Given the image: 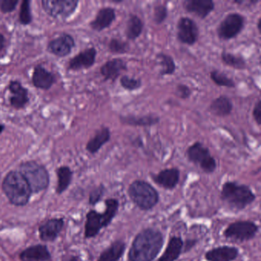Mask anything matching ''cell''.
Listing matches in <instances>:
<instances>
[{
    "label": "cell",
    "instance_id": "obj_1",
    "mask_svg": "<svg viewBox=\"0 0 261 261\" xmlns=\"http://www.w3.org/2000/svg\"><path fill=\"white\" fill-rule=\"evenodd\" d=\"M163 244L161 232L145 229L137 234L129 252V261H152Z\"/></svg>",
    "mask_w": 261,
    "mask_h": 261
},
{
    "label": "cell",
    "instance_id": "obj_2",
    "mask_svg": "<svg viewBox=\"0 0 261 261\" xmlns=\"http://www.w3.org/2000/svg\"><path fill=\"white\" fill-rule=\"evenodd\" d=\"M3 190L12 204L24 206L30 201L32 191L22 174L10 172L3 182Z\"/></svg>",
    "mask_w": 261,
    "mask_h": 261
},
{
    "label": "cell",
    "instance_id": "obj_3",
    "mask_svg": "<svg viewBox=\"0 0 261 261\" xmlns=\"http://www.w3.org/2000/svg\"><path fill=\"white\" fill-rule=\"evenodd\" d=\"M106 210L103 214L96 211H90L87 215L85 224V238L95 237L103 227L109 225L118 210L119 202L117 200L111 198L105 201Z\"/></svg>",
    "mask_w": 261,
    "mask_h": 261
},
{
    "label": "cell",
    "instance_id": "obj_4",
    "mask_svg": "<svg viewBox=\"0 0 261 261\" xmlns=\"http://www.w3.org/2000/svg\"><path fill=\"white\" fill-rule=\"evenodd\" d=\"M221 197L232 207L241 210L255 200L254 194L248 186L227 181L223 185Z\"/></svg>",
    "mask_w": 261,
    "mask_h": 261
},
{
    "label": "cell",
    "instance_id": "obj_5",
    "mask_svg": "<svg viewBox=\"0 0 261 261\" xmlns=\"http://www.w3.org/2000/svg\"><path fill=\"white\" fill-rule=\"evenodd\" d=\"M128 193L131 200L142 210L152 208L159 201L157 191L146 181L137 180L129 186Z\"/></svg>",
    "mask_w": 261,
    "mask_h": 261
},
{
    "label": "cell",
    "instance_id": "obj_6",
    "mask_svg": "<svg viewBox=\"0 0 261 261\" xmlns=\"http://www.w3.org/2000/svg\"><path fill=\"white\" fill-rule=\"evenodd\" d=\"M19 172L28 183L32 192H41L47 189L49 184V175L46 169L36 162L22 163Z\"/></svg>",
    "mask_w": 261,
    "mask_h": 261
},
{
    "label": "cell",
    "instance_id": "obj_7",
    "mask_svg": "<svg viewBox=\"0 0 261 261\" xmlns=\"http://www.w3.org/2000/svg\"><path fill=\"white\" fill-rule=\"evenodd\" d=\"M186 155L189 161L198 165L206 173H212L216 169V160L211 155L208 148L200 142L191 145L186 150Z\"/></svg>",
    "mask_w": 261,
    "mask_h": 261
},
{
    "label": "cell",
    "instance_id": "obj_8",
    "mask_svg": "<svg viewBox=\"0 0 261 261\" xmlns=\"http://www.w3.org/2000/svg\"><path fill=\"white\" fill-rule=\"evenodd\" d=\"M245 18L240 13H231L227 14L220 22L217 34L221 40L228 41L236 38L244 30Z\"/></svg>",
    "mask_w": 261,
    "mask_h": 261
},
{
    "label": "cell",
    "instance_id": "obj_9",
    "mask_svg": "<svg viewBox=\"0 0 261 261\" xmlns=\"http://www.w3.org/2000/svg\"><path fill=\"white\" fill-rule=\"evenodd\" d=\"M176 36L180 43L191 46L198 40L199 29L193 19L182 16L177 22Z\"/></svg>",
    "mask_w": 261,
    "mask_h": 261
},
{
    "label": "cell",
    "instance_id": "obj_10",
    "mask_svg": "<svg viewBox=\"0 0 261 261\" xmlns=\"http://www.w3.org/2000/svg\"><path fill=\"white\" fill-rule=\"evenodd\" d=\"M257 231V225L251 221H237L226 228L224 234L227 238L245 241L254 238Z\"/></svg>",
    "mask_w": 261,
    "mask_h": 261
},
{
    "label": "cell",
    "instance_id": "obj_11",
    "mask_svg": "<svg viewBox=\"0 0 261 261\" xmlns=\"http://www.w3.org/2000/svg\"><path fill=\"white\" fill-rule=\"evenodd\" d=\"M79 2L74 0H45L42 1L44 10L55 18H66L77 8Z\"/></svg>",
    "mask_w": 261,
    "mask_h": 261
},
{
    "label": "cell",
    "instance_id": "obj_12",
    "mask_svg": "<svg viewBox=\"0 0 261 261\" xmlns=\"http://www.w3.org/2000/svg\"><path fill=\"white\" fill-rule=\"evenodd\" d=\"M183 7L188 13L204 19L214 11L215 4L212 0H186Z\"/></svg>",
    "mask_w": 261,
    "mask_h": 261
},
{
    "label": "cell",
    "instance_id": "obj_13",
    "mask_svg": "<svg viewBox=\"0 0 261 261\" xmlns=\"http://www.w3.org/2000/svg\"><path fill=\"white\" fill-rule=\"evenodd\" d=\"M127 70V65L123 59L120 58L111 59L108 61L100 68V74L105 81H111L114 82L123 71Z\"/></svg>",
    "mask_w": 261,
    "mask_h": 261
},
{
    "label": "cell",
    "instance_id": "obj_14",
    "mask_svg": "<svg viewBox=\"0 0 261 261\" xmlns=\"http://www.w3.org/2000/svg\"><path fill=\"white\" fill-rule=\"evenodd\" d=\"M117 14L115 9L105 7L100 9L94 20L91 22V27L94 31L101 32L109 28L115 21Z\"/></svg>",
    "mask_w": 261,
    "mask_h": 261
},
{
    "label": "cell",
    "instance_id": "obj_15",
    "mask_svg": "<svg viewBox=\"0 0 261 261\" xmlns=\"http://www.w3.org/2000/svg\"><path fill=\"white\" fill-rule=\"evenodd\" d=\"M121 123L130 126L149 127L158 124L160 117L155 114H146L143 116L121 115L119 117Z\"/></svg>",
    "mask_w": 261,
    "mask_h": 261
},
{
    "label": "cell",
    "instance_id": "obj_16",
    "mask_svg": "<svg viewBox=\"0 0 261 261\" xmlns=\"http://www.w3.org/2000/svg\"><path fill=\"white\" fill-rule=\"evenodd\" d=\"M64 225L62 218H53L39 227V235L43 241H53L62 230Z\"/></svg>",
    "mask_w": 261,
    "mask_h": 261
},
{
    "label": "cell",
    "instance_id": "obj_17",
    "mask_svg": "<svg viewBox=\"0 0 261 261\" xmlns=\"http://www.w3.org/2000/svg\"><path fill=\"white\" fill-rule=\"evenodd\" d=\"M180 172L177 168L166 169L152 175L154 181L165 189H172L177 186L179 181Z\"/></svg>",
    "mask_w": 261,
    "mask_h": 261
},
{
    "label": "cell",
    "instance_id": "obj_18",
    "mask_svg": "<svg viewBox=\"0 0 261 261\" xmlns=\"http://www.w3.org/2000/svg\"><path fill=\"white\" fill-rule=\"evenodd\" d=\"M97 51L94 48H89L79 53L73 58L69 63V68L72 70H80L89 68L95 63Z\"/></svg>",
    "mask_w": 261,
    "mask_h": 261
},
{
    "label": "cell",
    "instance_id": "obj_19",
    "mask_svg": "<svg viewBox=\"0 0 261 261\" xmlns=\"http://www.w3.org/2000/svg\"><path fill=\"white\" fill-rule=\"evenodd\" d=\"M74 46V41L73 38L68 35H63L51 41L48 45V48L53 54L64 57L71 53Z\"/></svg>",
    "mask_w": 261,
    "mask_h": 261
},
{
    "label": "cell",
    "instance_id": "obj_20",
    "mask_svg": "<svg viewBox=\"0 0 261 261\" xmlns=\"http://www.w3.org/2000/svg\"><path fill=\"white\" fill-rule=\"evenodd\" d=\"M238 255L236 247L222 246L207 251L205 258L207 261H233Z\"/></svg>",
    "mask_w": 261,
    "mask_h": 261
},
{
    "label": "cell",
    "instance_id": "obj_21",
    "mask_svg": "<svg viewBox=\"0 0 261 261\" xmlns=\"http://www.w3.org/2000/svg\"><path fill=\"white\" fill-rule=\"evenodd\" d=\"M233 111V103L227 96L221 95L215 98L209 106V111L218 117L230 115Z\"/></svg>",
    "mask_w": 261,
    "mask_h": 261
},
{
    "label": "cell",
    "instance_id": "obj_22",
    "mask_svg": "<svg viewBox=\"0 0 261 261\" xmlns=\"http://www.w3.org/2000/svg\"><path fill=\"white\" fill-rule=\"evenodd\" d=\"M22 261H48L51 259V254L46 246L36 245L28 247L21 253Z\"/></svg>",
    "mask_w": 261,
    "mask_h": 261
},
{
    "label": "cell",
    "instance_id": "obj_23",
    "mask_svg": "<svg viewBox=\"0 0 261 261\" xmlns=\"http://www.w3.org/2000/svg\"><path fill=\"white\" fill-rule=\"evenodd\" d=\"M9 89L12 94L11 105L17 109L23 108L29 101L28 91L19 82H12Z\"/></svg>",
    "mask_w": 261,
    "mask_h": 261
},
{
    "label": "cell",
    "instance_id": "obj_24",
    "mask_svg": "<svg viewBox=\"0 0 261 261\" xmlns=\"http://www.w3.org/2000/svg\"><path fill=\"white\" fill-rule=\"evenodd\" d=\"M111 137V134L109 128H100L97 131L95 136L88 141L86 146L87 150L91 154L97 153L103 145L110 141Z\"/></svg>",
    "mask_w": 261,
    "mask_h": 261
},
{
    "label": "cell",
    "instance_id": "obj_25",
    "mask_svg": "<svg viewBox=\"0 0 261 261\" xmlns=\"http://www.w3.org/2000/svg\"><path fill=\"white\" fill-rule=\"evenodd\" d=\"M143 29H144V24L142 19L137 15L130 13L126 22V31H125L126 38L130 41L137 40L143 33Z\"/></svg>",
    "mask_w": 261,
    "mask_h": 261
},
{
    "label": "cell",
    "instance_id": "obj_26",
    "mask_svg": "<svg viewBox=\"0 0 261 261\" xmlns=\"http://www.w3.org/2000/svg\"><path fill=\"white\" fill-rule=\"evenodd\" d=\"M33 82L36 88L48 89L55 82V77L51 73L39 65L35 68Z\"/></svg>",
    "mask_w": 261,
    "mask_h": 261
},
{
    "label": "cell",
    "instance_id": "obj_27",
    "mask_svg": "<svg viewBox=\"0 0 261 261\" xmlns=\"http://www.w3.org/2000/svg\"><path fill=\"white\" fill-rule=\"evenodd\" d=\"M183 241L180 238L173 237L169 240L167 247L159 261H175L181 254Z\"/></svg>",
    "mask_w": 261,
    "mask_h": 261
},
{
    "label": "cell",
    "instance_id": "obj_28",
    "mask_svg": "<svg viewBox=\"0 0 261 261\" xmlns=\"http://www.w3.org/2000/svg\"><path fill=\"white\" fill-rule=\"evenodd\" d=\"M124 250V243L123 241H115L102 252L97 261H117L123 256Z\"/></svg>",
    "mask_w": 261,
    "mask_h": 261
},
{
    "label": "cell",
    "instance_id": "obj_29",
    "mask_svg": "<svg viewBox=\"0 0 261 261\" xmlns=\"http://www.w3.org/2000/svg\"><path fill=\"white\" fill-rule=\"evenodd\" d=\"M221 59L224 65L233 69L244 70L247 68V65L245 59L240 55L233 54L223 50L221 54Z\"/></svg>",
    "mask_w": 261,
    "mask_h": 261
},
{
    "label": "cell",
    "instance_id": "obj_30",
    "mask_svg": "<svg viewBox=\"0 0 261 261\" xmlns=\"http://www.w3.org/2000/svg\"><path fill=\"white\" fill-rule=\"evenodd\" d=\"M156 59L160 66V75H172L175 72L176 65L172 56L166 53H159L156 55Z\"/></svg>",
    "mask_w": 261,
    "mask_h": 261
},
{
    "label": "cell",
    "instance_id": "obj_31",
    "mask_svg": "<svg viewBox=\"0 0 261 261\" xmlns=\"http://www.w3.org/2000/svg\"><path fill=\"white\" fill-rule=\"evenodd\" d=\"M57 174L58 179H59L57 192L59 194H61L65 192L68 189V186H69L71 178H72V172H71L69 168L63 166V167L59 168L58 169Z\"/></svg>",
    "mask_w": 261,
    "mask_h": 261
},
{
    "label": "cell",
    "instance_id": "obj_32",
    "mask_svg": "<svg viewBox=\"0 0 261 261\" xmlns=\"http://www.w3.org/2000/svg\"><path fill=\"white\" fill-rule=\"evenodd\" d=\"M210 79L218 86L228 88H236V84L233 82V79L227 77L224 73L218 70H213L211 71Z\"/></svg>",
    "mask_w": 261,
    "mask_h": 261
},
{
    "label": "cell",
    "instance_id": "obj_33",
    "mask_svg": "<svg viewBox=\"0 0 261 261\" xmlns=\"http://www.w3.org/2000/svg\"><path fill=\"white\" fill-rule=\"evenodd\" d=\"M109 51L113 54L123 55L129 53L130 46L127 42L118 39H111L108 44Z\"/></svg>",
    "mask_w": 261,
    "mask_h": 261
},
{
    "label": "cell",
    "instance_id": "obj_34",
    "mask_svg": "<svg viewBox=\"0 0 261 261\" xmlns=\"http://www.w3.org/2000/svg\"><path fill=\"white\" fill-rule=\"evenodd\" d=\"M120 85L123 89L128 91H134L140 89L142 87V81L140 79L129 77L127 75H123L120 77Z\"/></svg>",
    "mask_w": 261,
    "mask_h": 261
},
{
    "label": "cell",
    "instance_id": "obj_35",
    "mask_svg": "<svg viewBox=\"0 0 261 261\" xmlns=\"http://www.w3.org/2000/svg\"><path fill=\"white\" fill-rule=\"evenodd\" d=\"M168 17V8L166 5L158 4L154 7L153 21L156 25H161Z\"/></svg>",
    "mask_w": 261,
    "mask_h": 261
},
{
    "label": "cell",
    "instance_id": "obj_36",
    "mask_svg": "<svg viewBox=\"0 0 261 261\" xmlns=\"http://www.w3.org/2000/svg\"><path fill=\"white\" fill-rule=\"evenodd\" d=\"M19 19L22 24L30 23L32 21L31 10H30V1H24L21 7L20 15H19Z\"/></svg>",
    "mask_w": 261,
    "mask_h": 261
},
{
    "label": "cell",
    "instance_id": "obj_37",
    "mask_svg": "<svg viewBox=\"0 0 261 261\" xmlns=\"http://www.w3.org/2000/svg\"><path fill=\"white\" fill-rule=\"evenodd\" d=\"M175 94L177 97L182 100H187L192 95V91L188 85L184 84H178L175 88Z\"/></svg>",
    "mask_w": 261,
    "mask_h": 261
},
{
    "label": "cell",
    "instance_id": "obj_38",
    "mask_svg": "<svg viewBox=\"0 0 261 261\" xmlns=\"http://www.w3.org/2000/svg\"><path fill=\"white\" fill-rule=\"evenodd\" d=\"M18 1L14 0H1L0 1V10L4 13H10L16 8Z\"/></svg>",
    "mask_w": 261,
    "mask_h": 261
},
{
    "label": "cell",
    "instance_id": "obj_39",
    "mask_svg": "<svg viewBox=\"0 0 261 261\" xmlns=\"http://www.w3.org/2000/svg\"><path fill=\"white\" fill-rule=\"evenodd\" d=\"M103 191H105V189H103V186H100V187L97 188L93 192H91L89 198L90 203L91 204H95L96 203L98 202L101 197L103 196Z\"/></svg>",
    "mask_w": 261,
    "mask_h": 261
},
{
    "label": "cell",
    "instance_id": "obj_40",
    "mask_svg": "<svg viewBox=\"0 0 261 261\" xmlns=\"http://www.w3.org/2000/svg\"><path fill=\"white\" fill-rule=\"evenodd\" d=\"M253 120L256 122L258 126H260L261 124V100L260 99H258L257 102L255 103L254 108L253 109Z\"/></svg>",
    "mask_w": 261,
    "mask_h": 261
},
{
    "label": "cell",
    "instance_id": "obj_41",
    "mask_svg": "<svg viewBox=\"0 0 261 261\" xmlns=\"http://www.w3.org/2000/svg\"><path fill=\"white\" fill-rule=\"evenodd\" d=\"M4 45H5V39L2 34H0V51L4 48Z\"/></svg>",
    "mask_w": 261,
    "mask_h": 261
},
{
    "label": "cell",
    "instance_id": "obj_42",
    "mask_svg": "<svg viewBox=\"0 0 261 261\" xmlns=\"http://www.w3.org/2000/svg\"><path fill=\"white\" fill-rule=\"evenodd\" d=\"M261 18H259V19H258V21H257V24H256V25H257V30H258V32H259V33H260V25H261Z\"/></svg>",
    "mask_w": 261,
    "mask_h": 261
},
{
    "label": "cell",
    "instance_id": "obj_43",
    "mask_svg": "<svg viewBox=\"0 0 261 261\" xmlns=\"http://www.w3.org/2000/svg\"><path fill=\"white\" fill-rule=\"evenodd\" d=\"M68 261H80L79 260V257H77V256H73V257H71V259H69Z\"/></svg>",
    "mask_w": 261,
    "mask_h": 261
},
{
    "label": "cell",
    "instance_id": "obj_44",
    "mask_svg": "<svg viewBox=\"0 0 261 261\" xmlns=\"http://www.w3.org/2000/svg\"><path fill=\"white\" fill-rule=\"evenodd\" d=\"M4 126H3V125H0V133L3 132V130H4Z\"/></svg>",
    "mask_w": 261,
    "mask_h": 261
}]
</instances>
